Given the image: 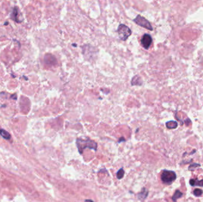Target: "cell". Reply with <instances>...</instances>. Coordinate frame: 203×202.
Listing matches in <instances>:
<instances>
[{"label": "cell", "mask_w": 203, "mask_h": 202, "mask_svg": "<svg viewBox=\"0 0 203 202\" xmlns=\"http://www.w3.org/2000/svg\"><path fill=\"white\" fill-rule=\"evenodd\" d=\"M77 146L78 148V151L80 153L83 152L84 149L86 148H90V149H94L96 151L98 148V144L95 141L91 140L89 138L86 139L83 138H78L76 141Z\"/></svg>", "instance_id": "cell-1"}, {"label": "cell", "mask_w": 203, "mask_h": 202, "mask_svg": "<svg viewBox=\"0 0 203 202\" xmlns=\"http://www.w3.org/2000/svg\"><path fill=\"white\" fill-rule=\"evenodd\" d=\"M177 175L173 171L163 170L161 174V180L165 184L170 185L176 180Z\"/></svg>", "instance_id": "cell-2"}, {"label": "cell", "mask_w": 203, "mask_h": 202, "mask_svg": "<svg viewBox=\"0 0 203 202\" xmlns=\"http://www.w3.org/2000/svg\"><path fill=\"white\" fill-rule=\"evenodd\" d=\"M117 32L119 39L123 41L127 40L132 34L130 28L126 25L123 24H121L118 26Z\"/></svg>", "instance_id": "cell-3"}, {"label": "cell", "mask_w": 203, "mask_h": 202, "mask_svg": "<svg viewBox=\"0 0 203 202\" xmlns=\"http://www.w3.org/2000/svg\"><path fill=\"white\" fill-rule=\"evenodd\" d=\"M133 21L137 24L142 27L146 28V29L150 30V31H152V30H153V27L152 25H151L150 23L146 19H145L144 17H142L141 15H138L135 19H134Z\"/></svg>", "instance_id": "cell-4"}, {"label": "cell", "mask_w": 203, "mask_h": 202, "mask_svg": "<svg viewBox=\"0 0 203 202\" xmlns=\"http://www.w3.org/2000/svg\"><path fill=\"white\" fill-rule=\"evenodd\" d=\"M152 42L153 40L152 36L148 34H144L142 37L141 40V45L145 49H148L150 48L152 43Z\"/></svg>", "instance_id": "cell-5"}, {"label": "cell", "mask_w": 203, "mask_h": 202, "mask_svg": "<svg viewBox=\"0 0 203 202\" xmlns=\"http://www.w3.org/2000/svg\"><path fill=\"white\" fill-rule=\"evenodd\" d=\"M44 60L45 64L48 65H53L57 64V59L54 56L51 54H46L44 57Z\"/></svg>", "instance_id": "cell-6"}, {"label": "cell", "mask_w": 203, "mask_h": 202, "mask_svg": "<svg viewBox=\"0 0 203 202\" xmlns=\"http://www.w3.org/2000/svg\"><path fill=\"white\" fill-rule=\"evenodd\" d=\"M19 10L17 7H14L12 10V13L11 14V19L12 20L17 23H21V21L19 20Z\"/></svg>", "instance_id": "cell-7"}, {"label": "cell", "mask_w": 203, "mask_h": 202, "mask_svg": "<svg viewBox=\"0 0 203 202\" xmlns=\"http://www.w3.org/2000/svg\"><path fill=\"white\" fill-rule=\"evenodd\" d=\"M142 84H143L142 78L139 75H136L132 78L131 80V85L132 86H134V85L141 86Z\"/></svg>", "instance_id": "cell-8"}, {"label": "cell", "mask_w": 203, "mask_h": 202, "mask_svg": "<svg viewBox=\"0 0 203 202\" xmlns=\"http://www.w3.org/2000/svg\"><path fill=\"white\" fill-rule=\"evenodd\" d=\"M190 184L192 186L203 187V180H198L197 178H196V179H191L190 181Z\"/></svg>", "instance_id": "cell-9"}, {"label": "cell", "mask_w": 203, "mask_h": 202, "mask_svg": "<svg viewBox=\"0 0 203 202\" xmlns=\"http://www.w3.org/2000/svg\"><path fill=\"white\" fill-rule=\"evenodd\" d=\"M166 126L167 128L169 129H174L178 127V123L176 121L173 120L169 121L166 123Z\"/></svg>", "instance_id": "cell-10"}, {"label": "cell", "mask_w": 203, "mask_h": 202, "mask_svg": "<svg viewBox=\"0 0 203 202\" xmlns=\"http://www.w3.org/2000/svg\"><path fill=\"white\" fill-rule=\"evenodd\" d=\"M0 135L4 139H6V140H10L11 139L10 134L5 130L3 129H0Z\"/></svg>", "instance_id": "cell-11"}, {"label": "cell", "mask_w": 203, "mask_h": 202, "mask_svg": "<svg viewBox=\"0 0 203 202\" xmlns=\"http://www.w3.org/2000/svg\"><path fill=\"white\" fill-rule=\"evenodd\" d=\"M182 195H183V194L180 192V191L177 190L176 191V192L175 193V194H174V195L173 196V197H172V200H173V201L176 202L177 200L179 199V198L182 197Z\"/></svg>", "instance_id": "cell-12"}, {"label": "cell", "mask_w": 203, "mask_h": 202, "mask_svg": "<svg viewBox=\"0 0 203 202\" xmlns=\"http://www.w3.org/2000/svg\"><path fill=\"white\" fill-rule=\"evenodd\" d=\"M138 194H140V195H141L142 194V196H138V198H139L140 199L142 200H143L145 199V198L147 197V194H148V192H147V190H146V189L144 188V189H143V190H142V192Z\"/></svg>", "instance_id": "cell-13"}, {"label": "cell", "mask_w": 203, "mask_h": 202, "mask_svg": "<svg viewBox=\"0 0 203 202\" xmlns=\"http://www.w3.org/2000/svg\"><path fill=\"white\" fill-rule=\"evenodd\" d=\"M203 191L200 189H195L194 191V194L196 196V197H200L202 194Z\"/></svg>", "instance_id": "cell-14"}, {"label": "cell", "mask_w": 203, "mask_h": 202, "mask_svg": "<svg viewBox=\"0 0 203 202\" xmlns=\"http://www.w3.org/2000/svg\"><path fill=\"white\" fill-rule=\"evenodd\" d=\"M124 173L125 172L123 168L120 169L117 172V174H116V176H117V178L118 179H121V178H123L124 176Z\"/></svg>", "instance_id": "cell-15"}, {"label": "cell", "mask_w": 203, "mask_h": 202, "mask_svg": "<svg viewBox=\"0 0 203 202\" xmlns=\"http://www.w3.org/2000/svg\"><path fill=\"white\" fill-rule=\"evenodd\" d=\"M200 164H191V165L189 167V170L190 171H192L193 170V168H195V167H200Z\"/></svg>", "instance_id": "cell-16"}, {"label": "cell", "mask_w": 203, "mask_h": 202, "mask_svg": "<svg viewBox=\"0 0 203 202\" xmlns=\"http://www.w3.org/2000/svg\"><path fill=\"white\" fill-rule=\"evenodd\" d=\"M11 98H12L14 100H17V96H16V94H14V95L13 94V95L11 96Z\"/></svg>", "instance_id": "cell-17"}, {"label": "cell", "mask_w": 203, "mask_h": 202, "mask_svg": "<svg viewBox=\"0 0 203 202\" xmlns=\"http://www.w3.org/2000/svg\"><path fill=\"white\" fill-rule=\"evenodd\" d=\"M85 202H93L92 200H86Z\"/></svg>", "instance_id": "cell-18"}, {"label": "cell", "mask_w": 203, "mask_h": 202, "mask_svg": "<svg viewBox=\"0 0 203 202\" xmlns=\"http://www.w3.org/2000/svg\"><path fill=\"white\" fill-rule=\"evenodd\" d=\"M7 24H8V22H6L5 23V25H7Z\"/></svg>", "instance_id": "cell-19"}]
</instances>
